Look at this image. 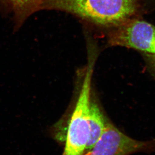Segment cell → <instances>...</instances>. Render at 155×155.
Listing matches in <instances>:
<instances>
[{"label":"cell","mask_w":155,"mask_h":155,"mask_svg":"<svg viewBox=\"0 0 155 155\" xmlns=\"http://www.w3.org/2000/svg\"><path fill=\"white\" fill-rule=\"evenodd\" d=\"M137 0H45L42 10L66 12L101 27H116L136 17Z\"/></svg>","instance_id":"6da1fadb"},{"label":"cell","mask_w":155,"mask_h":155,"mask_svg":"<svg viewBox=\"0 0 155 155\" xmlns=\"http://www.w3.org/2000/svg\"><path fill=\"white\" fill-rule=\"evenodd\" d=\"M94 60L91 53L85 69L78 98L68 127L66 143L62 155H82L85 151L89 138V105Z\"/></svg>","instance_id":"7a4b0ae2"},{"label":"cell","mask_w":155,"mask_h":155,"mask_svg":"<svg viewBox=\"0 0 155 155\" xmlns=\"http://www.w3.org/2000/svg\"><path fill=\"white\" fill-rule=\"evenodd\" d=\"M110 46L134 49L145 54H155V26L133 18L110 29L107 38Z\"/></svg>","instance_id":"3957f363"},{"label":"cell","mask_w":155,"mask_h":155,"mask_svg":"<svg viewBox=\"0 0 155 155\" xmlns=\"http://www.w3.org/2000/svg\"><path fill=\"white\" fill-rule=\"evenodd\" d=\"M151 142L129 137L107 122L105 129L95 145L82 155H130L151 148Z\"/></svg>","instance_id":"277c9868"},{"label":"cell","mask_w":155,"mask_h":155,"mask_svg":"<svg viewBox=\"0 0 155 155\" xmlns=\"http://www.w3.org/2000/svg\"><path fill=\"white\" fill-rule=\"evenodd\" d=\"M45 0H0V12L12 15L15 30L21 27L27 19L42 10Z\"/></svg>","instance_id":"5b68a950"},{"label":"cell","mask_w":155,"mask_h":155,"mask_svg":"<svg viewBox=\"0 0 155 155\" xmlns=\"http://www.w3.org/2000/svg\"><path fill=\"white\" fill-rule=\"evenodd\" d=\"M107 123L98 104L91 100L89 105V138L84 152L90 150L101 138Z\"/></svg>","instance_id":"8992f818"},{"label":"cell","mask_w":155,"mask_h":155,"mask_svg":"<svg viewBox=\"0 0 155 155\" xmlns=\"http://www.w3.org/2000/svg\"><path fill=\"white\" fill-rule=\"evenodd\" d=\"M144 55L148 61V63H149L150 66H151L153 70L155 71V54L151 55L144 54Z\"/></svg>","instance_id":"52a82bcc"}]
</instances>
